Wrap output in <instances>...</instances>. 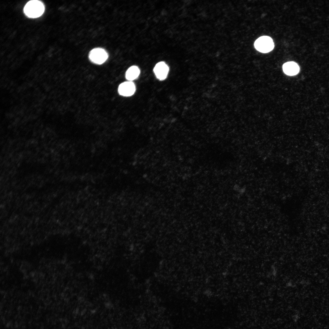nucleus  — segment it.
Segmentation results:
<instances>
[{
	"instance_id": "f257e3e1",
	"label": "nucleus",
	"mask_w": 329,
	"mask_h": 329,
	"mask_svg": "<svg viewBox=\"0 0 329 329\" xmlns=\"http://www.w3.org/2000/svg\"><path fill=\"white\" fill-rule=\"evenodd\" d=\"M44 6L43 3L37 0L29 1L25 5L24 12L29 17L35 18L41 16L44 11Z\"/></svg>"
},
{
	"instance_id": "f03ea898",
	"label": "nucleus",
	"mask_w": 329,
	"mask_h": 329,
	"mask_svg": "<svg viewBox=\"0 0 329 329\" xmlns=\"http://www.w3.org/2000/svg\"><path fill=\"white\" fill-rule=\"evenodd\" d=\"M254 45L257 51L264 53L271 51L274 47L272 39L267 36H263L259 37L255 41Z\"/></svg>"
},
{
	"instance_id": "7ed1b4c3",
	"label": "nucleus",
	"mask_w": 329,
	"mask_h": 329,
	"mask_svg": "<svg viewBox=\"0 0 329 329\" xmlns=\"http://www.w3.org/2000/svg\"><path fill=\"white\" fill-rule=\"evenodd\" d=\"M108 55L106 51L104 49L97 48L91 50L89 54L90 60L94 63L101 64L107 59Z\"/></svg>"
},
{
	"instance_id": "20e7f679",
	"label": "nucleus",
	"mask_w": 329,
	"mask_h": 329,
	"mask_svg": "<svg viewBox=\"0 0 329 329\" xmlns=\"http://www.w3.org/2000/svg\"><path fill=\"white\" fill-rule=\"evenodd\" d=\"M135 91V86L134 83L131 81L121 83L119 85L118 89L119 94L120 95L126 97L132 95Z\"/></svg>"
},
{
	"instance_id": "39448f33",
	"label": "nucleus",
	"mask_w": 329,
	"mask_h": 329,
	"mask_svg": "<svg viewBox=\"0 0 329 329\" xmlns=\"http://www.w3.org/2000/svg\"><path fill=\"white\" fill-rule=\"evenodd\" d=\"M169 70V67L166 63L161 62L156 64L153 70L157 78L160 80H163L166 78Z\"/></svg>"
},
{
	"instance_id": "423d86ee",
	"label": "nucleus",
	"mask_w": 329,
	"mask_h": 329,
	"mask_svg": "<svg viewBox=\"0 0 329 329\" xmlns=\"http://www.w3.org/2000/svg\"><path fill=\"white\" fill-rule=\"evenodd\" d=\"M284 73L289 76H294L298 73L299 67L298 65L293 62H289L284 63L282 66Z\"/></svg>"
},
{
	"instance_id": "0eeeda50",
	"label": "nucleus",
	"mask_w": 329,
	"mask_h": 329,
	"mask_svg": "<svg viewBox=\"0 0 329 329\" xmlns=\"http://www.w3.org/2000/svg\"><path fill=\"white\" fill-rule=\"evenodd\" d=\"M140 73V69L138 67L133 66L129 67L126 71V77L127 80L132 81L136 79Z\"/></svg>"
}]
</instances>
